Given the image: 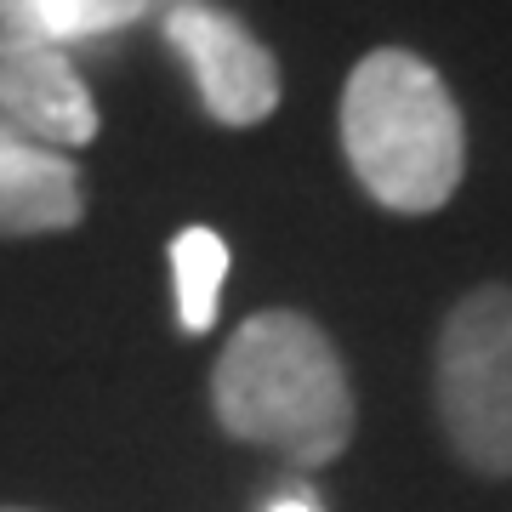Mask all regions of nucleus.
Segmentation results:
<instances>
[{"mask_svg":"<svg viewBox=\"0 0 512 512\" xmlns=\"http://www.w3.org/2000/svg\"><path fill=\"white\" fill-rule=\"evenodd\" d=\"M211 410L228 439L274 450L291 467H325L353 439L342 353L296 308H262L228 336L211 370Z\"/></svg>","mask_w":512,"mask_h":512,"instance_id":"obj_1","label":"nucleus"},{"mask_svg":"<svg viewBox=\"0 0 512 512\" xmlns=\"http://www.w3.org/2000/svg\"><path fill=\"white\" fill-rule=\"evenodd\" d=\"M444 439L473 473L512 478V291L478 285L450 308L433 359Z\"/></svg>","mask_w":512,"mask_h":512,"instance_id":"obj_3","label":"nucleus"},{"mask_svg":"<svg viewBox=\"0 0 512 512\" xmlns=\"http://www.w3.org/2000/svg\"><path fill=\"white\" fill-rule=\"evenodd\" d=\"M342 154L376 205L427 217L461 188L467 126L427 57L382 46L342 86Z\"/></svg>","mask_w":512,"mask_h":512,"instance_id":"obj_2","label":"nucleus"},{"mask_svg":"<svg viewBox=\"0 0 512 512\" xmlns=\"http://www.w3.org/2000/svg\"><path fill=\"white\" fill-rule=\"evenodd\" d=\"M268 512H319V501H313L308 490H291V495H279V501H274Z\"/></svg>","mask_w":512,"mask_h":512,"instance_id":"obj_9","label":"nucleus"},{"mask_svg":"<svg viewBox=\"0 0 512 512\" xmlns=\"http://www.w3.org/2000/svg\"><path fill=\"white\" fill-rule=\"evenodd\" d=\"M228 279V239L211 228H183L171 239V291H177V325L205 336L217 325V296Z\"/></svg>","mask_w":512,"mask_h":512,"instance_id":"obj_8","label":"nucleus"},{"mask_svg":"<svg viewBox=\"0 0 512 512\" xmlns=\"http://www.w3.org/2000/svg\"><path fill=\"white\" fill-rule=\"evenodd\" d=\"M86 217V183L57 148L0 131V239L69 234Z\"/></svg>","mask_w":512,"mask_h":512,"instance_id":"obj_6","label":"nucleus"},{"mask_svg":"<svg viewBox=\"0 0 512 512\" xmlns=\"http://www.w3.org/2000/svg\"><path fill=\"white\" fill-rule=\"evenodd\" d=\"M154 0H0V52H63L80 40H103L148 18Z\"/></svg>","mask_w":512,"mask_h":512,"instance_id":"obj_7","label":"nucleus"},{"mask_svg":"<svg viewBox=\"0 0 512 512\" xmlns=\"http://www.w3.org/2000/svg\"><path fill=\"white\" fill-rule=\"evenodd\" d=\"M165 40L177 46L188 69H194V86H200V103L217 126H262L268 114L279 109V63L262 40L222 6H205V0H177L171 18H165Z\"/></svg>","mask_w":512,"mask_h":512,"instance_id":"obj_4","label":"nucleus"},{"mask_svg":"<svg viewBox=\"0 0 512 512\" xmlns=\"http://www.w3.org/2000/svg\"><path fill=\"white\" fill-rule=\"evenodd\" d=\"M0 114L40 148H86L97 137V103L80 69L46 46L0 52Z\"/></svg>","mask_w":512,"mask_h":512,"instance_id":"obj_5","label":"nucleus"},{"mask_svg":"<svg viewBox=\"0 0 512 512\" xmlns=\"http://www.w3.org/2000/svg\"><path fill=\"white\" fill-rule=\"evenodd\" d=\"M0 512H35V507H0Z\"/></svg>","mask_w":512,"mask_h":512,"instance_id":"obj_10","label":"nucleus"}]
</instances>
